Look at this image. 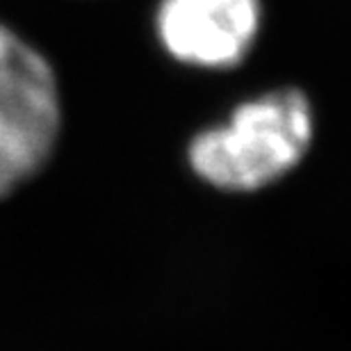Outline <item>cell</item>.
Wrapping results in <instances>:
<instances>
[{
    "label": "cell",
    "mask_w": 351,
    "mask_h": 351,
    "mask_svg": "<svg viewBox=\"0 0 351 351\" xmlns=\"http://www.w3.org/2000/svg\"><path fill=\"white\" fill-rule=\"evenodd\" d=\"M261 0H160L156 32L173 60L199 69H230L261 32Z\"/></svg>",
    "instance_id": "cell-3"
},
{
    "label": "cell",
    "mask_w": 351,
    "mask_h": 351,
    "mask_svg": "<svg viewBox=\"0 0 351 351\" xmlns=\"http://www.w3.org/2000/svg\"><path fill=\"white\" fill-rule=\"evenodd\" d=\"M60 117L53 66L0 23V199L46 165L58 142Z\"/></svg>",
    "instance_id": "cell-2"
},
{
    "label": "cell",
    "mask_w": 351,
    "mask_h": 351,
    "mask_svg": "<svg viewBox=\"0 0 351 351\" xmlns=\"http://www.w3.org/2000/svg\"><path fill=\"white\" fill-rule=\"evenodd\" d=\"M313 130L304 91H269L235 108L228 123L199 132L189 142V165L210 185L251 192L292 171L306 156Z\"/></svg>",
    "instance_id": "cell-1"
}]
</instances>
